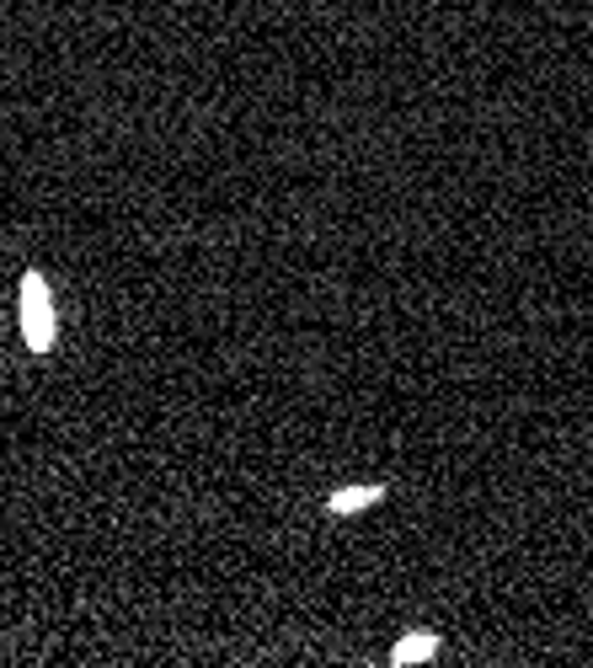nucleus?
Segmentation results:
<instances>
[{"label":"nucleus","mask_w":593,"mask_h":668,"mask_svg":"<svg viewBox=\"0 0 593 668\" xmlns=\"http://www.w3.org/2000/svg\"><path fill=\"white\" fill-rule=\"evenodd\" d=\"M22 332H27V348H38V354L54 343V300L38 274L22 278Z\"/></svg>","instance_id":"1"},{"label":"nucleus","mask_w":593,"mask_h":668,"mask_svg":"<svg viewBox=\"0 0 593 668\" xmlns=\"http://www.w3.org/2000/svg\"><path fill=\"white\" fill-rule=\"evenodd\" d=\"M380 498H385V487H358V492H332V498H326V509H332V513H354V509L380 503Z\"/></svg>","instance_id":"2"},{"label":"nucleus","mask_w":593,"mask_h":668,"mask_svg":"<svg viewBox=\"0 0 593 668\" xmlns=\"http://www.w3.org/2000/svg\"><path fill=\"white\" fill-rule=\"evenodd\" d=\"M438 642L434 636H406V642H395V653H391V664H417V658H428Z\"/></svg>","instance_id":"3"}]
</instances>
